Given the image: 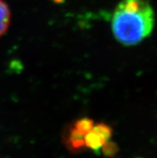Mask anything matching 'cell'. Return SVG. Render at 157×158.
<instances>
[{
    "label": "cell",
    "mask_w": 157,
    "mask_h": 158,
    "mask_svg": "<svg viewBox=\"0 0 157 158\" xmlns=\"http://www.w3.org/2000/svg\"><path fill=\"white\" fill-rule=\"evenodd\" d=\"M155 13L147 0H122L111 18L115 40L124 46H135L151 35Z\"/></svg>",
    "instance_id": "6da1fadb"
},
{
    "label": "cell",
    "mask_w": 157,
    "mask_h": 158,
    "mask_svg": "<svg viewBox=\"0 0 157 158\" xmlns=\"http://www.w3.org/2000/svg\"><path fill=\"white\" fill-rule=\"evenodd\" d=\"M85 135L78 131L76 128H72L70 129L69 136L67 140V146L72 150H80L85 147Z\"/></svg>",
    "instance_id": "7a4b0ae2"
},
{
    "label": "cell",
    "mask_w": 157,
    "mask_h": 158,
    "mask_svg": "<svg viewBox=\"0 0 157 158\" xmlns=\"http://www.w3.org/2000/svg\"><path fill=\"white\" fill-rule=\"evenodd\" d=\"M84 139L86 148H91L92 150H99L106 142L104 137L94 130L93 128L88 133H86Z\"/></svg>",
    "instance_id": "3957f363"
},
{
    "label": "cell",
    "mask_w": 157,
    "mask_h": 158,
    "mask_svg": "<svg viewBox=\"0 0 157 158\" xmlns=\"http://www.w3.org/2000/svg\"><path fill=\"white\" fill-rule=\"evenodd\" d=\"M10 22V8L3 0H0V37L7 31Z\"/></svg>",
    "instance_id": "277c9868"
},
{
    "label": "cell",
    "mask_w": 157,
    "mask_h": 158,
    "mask_svg": "<svg viewBox=\"0 0 157 158\" xmlns=\"http://www.w3.org/2000/svg\"><path fill=\"white\" fill-rule=\"evenodd\" d=\"M93 126L94 121L92 119L88 118V117H84V118L78 120L74 124V128H76L78 131L84 133V135L92 130Z\"/></svg>",
    "instance_id": "5b68a950"
},
{
    "label": "cell",
    "mask_w": 157,
    "mask_h": 158,
    "mask_svg": "<svg viewBox=\"0 0 157 158\" xmlns=\"http://www.w3.org/2000/svg\"><path fill=\"white\" fill-rule=\"evenodd\" d=\"M101 149L104 156H107V157H113L119 152V147H118L117 144L110 140H107L103 144Z\"/></svg>",
    "instance_id": "8992f818"
},
{
    "label": "cell",
    "mask_w": 157,
    "mask_h": 158,
    "mask_svg": "<svg viewBox=\"0 0 157 158\" xmlns=\"http://www.w3.org/2000/svg\"><path fill=\"white\" fill-rule=\"evenodd\" d=\"M93 129L96 132H97L99 134L101 135L106 141L109 140L112 136V128L109 125H107L104 123H99L97 124H94Z\"/></svg>",
    "instance_id": "52a82bcc"
}]
</instances>
